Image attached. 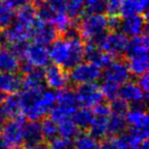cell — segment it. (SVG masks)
<instances>
[{
    "mask_svg": "<svg viewBox=\"0 0 149 149\" xmlns=\"http://www.w3.org/2000/svg\"><path fill=\"white\" fill-rule=\"evenodd\" d=\"M85 43L78 35L77 31L64 34L63 37L56 38L49 45L50 61L64 70H70L72 66L85 58Z\"/></svg>",
    "mask_w": 149,
    "mask_h": 149,
    "instance_id": "6da1fadb",
    "label": "cell"
},
{
    "mask_svg": "<svg viewBox=\"0 0 149 149\" xmlns=\"http://www.w3.org/2000/svg\"><path fill=\"white\" fill-rule=\"evenodd\" d=\"M38 19L37 9L32 4L19 8L9 27L2 30L0 41L4 46L19 51L31 39L32 30Z\"/></svg>",
    "mask_w": 149,
    "mask_h": 149,
    "instance_id": "7a4b0ae2",
    "label": "cell"
},
{
    "mask_svg": "<svg viewBox=\"0 0 149 149\" xmlns=\"http://www.w3.org/2000/svg\"><path fill=\"white\" fill-rule=\"evenodd\" d=\"M22 116L29 120H39L50 112L55 104L56 93L52 90L23 91L19 94Z\"/></svg>",
    "mask_w": 149,
    "mask_h": 149,
    "instance_id": "3957f363",
    "label": "cell"
},
{
    "mask_svg": "<svg viewBox=\"0 0 149 149\" xmlns=\"http://www.w3.org/2000/svg\"><path fill=\"white\" fill-rule=\"evenodd\" d=\"M101 74V83L100 90L104 98L108 100H113L118 97L120 87L124 83L130 80L131 72L128 65L122 60H113Z\"/></svg>",
    "mask_w": 149,
    "mask_h": 149,
    "instance_id": "277c9868",
    "label": "cell"
},
{
    "mask_svg": "<svg viewBox=\"0 0 149 149\" xmlns=\"http://www.w3.org/2000/svg\"><path fill=\"white\" fill-rule=\"evenodd\" d=\"M109 30V17L104 13H96L82 17L78 25L77 32L83 41L91 44H99Z\"/></svg>",
    "mask_w": 149,
    "mask_h": 149,
    "instance_id": "5b68a950",
    "label": "cell"
},
{
    "mask_svg": "<svg viewBox=\"0 0 149 149\" xmlns=\"http://www.w3.org/2000/svg\"><path fill=\"white\" fill-rule=\"evenodd\" d=\"M21 60L24 62L25 70H42L49 64L48 47L36 42H28L19 50Z\"/></svg>",
    "mask_w": 149,
    "mask_h": 149,
    "instance_id": "8992f818",
    "label": "cell"
},
{
    "mask_svg": "<svg viewBox=\"0 0 149 149\" xmlns=\"http://www.w3.org/2000/svg\"><path fill=\"white\" fill-rule=\"evenodd\" d=\"M79 107L74 92L68 89H62L56 92L55 104L50 110V118L55 123L65 118H72V114Z\"/></svg>",
    "mask_w": 149,
    "mask_h": 149,
    "instance_id": "52a82bcc",
    "label": "cell"
},
{
    "mask_svg": "<svg viewBox=\"0 0 149 149\" xmlns=\"http://www.w3.org/2000/svg\"><path fill=\"white\" fill-rule=\"evenodd\" d=\"M102 74V68L97 64L89 60H82L78 64L72 66L68 72L70 82L74 85H85V84L96 83L100 80Z\"/></svg>",
    "mask_w": 149,
    "mask_h": 149,
    "instance_id": "ba28073f",
    "label": "cell"
},
{
    "mask_svg": "<svg viewBox=\"0 0 149 149\" xmlns=\"http://www.w3.org/2000/svg\"><path fill=\"white\" fill-rule=\"evenodd\" d=\"M25 124L26 122L22 116L9 118L7 122L3 123L0 137L10 149L23 145Z\"/></svg>",
    "mask_w": 149,
    "mask_h": 149,
    "instance_id": "9c48e42d",
    "label": "cell"
},
{
    "mask_svg": "<svg viewBox=\"0 0 149 149\" xmlns=\"http://www.w3.org/2000/svg\"><path fill=\"white\" fill-rule=\"evenodd\" d=\"M128 44L129 37H127L118 30H113L111 32H108L98 45L101 50L114 58L126 54Z\"/></svg>",
    "mask_w": 149,
    "mask_h": 149,
    "instance_id": "30bf717a",
    "label": "cell"
},
{
    "mask_svg": "<svg viewBox=\"0 0 149 149\" xmlns=\"http://www.w3.org/2000/svg\"><path fill=\"white\" fill-rule=\"evenodd\" d=\"M44 68H45L43 72L44 83L48 89L57 92L68 87L70 79L66 70L53 63L48 64Z\"/></svg>",
    "mask_w": 149,
    "mask_h": 149,
    "instance_id": "8fae6325",
    "label": "cell"
},
{
    "mask_svg": "<svg viewBox=\"0 0 149 149\" xmlns=\"http://www.w3.org/2000/svg\"><path fill=\"white\" fill-rule=\"evenodd\" d=\"M118 97L125 101L129 106H143L147 100V93H145L137 82L127 81L120 87Z\"/></svg>",
    "mask_w": 149,
    "mask_h": 149,
    "instance_id": "7c38bea8",
    "label": "cell"
},
{
    "mask_svg": "<svg viewBox=\"0 0 149 149\" xmlns=\"http://www.w3.org/2000/svg\"><path fill=\"white\" fill-rule=\"evenodd\" d=\"M74 95L77 98L78 104L82 107L87 108H93L104 99L101 90L99 86L96 85V83L78 86L77 90L74 91Z\"/></svg>",
    "mask_w": 149,
    "mask_h": 149,
    "instance_id": "4fadbf2b",
    "label": "cell"
},
{
    "mask_svg": "<svg viewBox=\"0 0 149 149\" xmlns=\"http://www.w3.org/2000/svg\"><path fill=\"white\" fill-rule=\"evenodd\" d=\"M147 28L146 17L144 15H134L124 17L120 21L118 29L127 37H136V36L145 34Z\"/></svg>",
    "mask_w": 149,
    "mask_h": 149,
    "instance_id": "5bb4252c",
    "label": "cell"
},
{
    "mask_svg": "<svg viewBox=\"0 0 149 149\" xmlns=\"http://www.w3.org/2000/svg\"><path fill=\"white\" fill-rule=\"evenodd\" d=\"M57 38V31L55 28L48 22L38 17L32 30L31 39L33 42L42 44V45H50Z\"/></svg>",
    "mask_w": 149,
    "mask_h": 149,
    "instance_id": "9a60e30c",
    "label": "cell"
},
{
    "mask_svg": "<svg viewBox=\"0 0 149 149\" xmlns=\"http://www.w3.org/2000/svg\"><path fill=\"white\" fill-rule=\"evenodd\" d=\"M126 123L127 127L131 130L148 132L149 118L146 110L143 106H134L126 112Z\"/></svg>",
    "mask_w": 149,
    "mask_h": 149,
    "instance_id": "2e32d148",
    "label": "cell"
},
{
    "mask_svg": "<svg viewBox=\"0 0 149 149\" xmlns=\"http://www.w3.org/2000/svg\"><path fill=\"white\" fill-rule=\"evenodd\" d=\"M21 62V57L17 50L6 46L0 48V70L17 72L22 66Z\"/></svg>",
    "mask_w": 149,
    "mask_h": 149,
    "instance_id": "e0dca14e",
    "label": "cell"
},
{
    "mask_svg": "<svg viewBox=\"0 0 149 149\" xmlns=\"http://www.w3.org/2000/svg\"><path fill=\"white\" fill-rule=\"evenodd\" d=\"M46 88L43 72L41 70H27L22 78L21 89L23 91H42Z\"/></svg>",
    "mask_w": 149,
    "mask_h": 149,
    "instance_id": "ac0fdd59",
    "label": "cell"
},
{
    "mask_svg": "<svg viewBox=\"0 0 149 149\" xmlns=\"http://www.w3.org/2000/svg\"><path fill=\"white\" fill-rule=\"evenodd\" d=\"M85 58L89 61L97 64L102 70L109 65L114 60L112 56L104 52L103 50H101L98 44L91 43H88V45L85 47Z\"/></svg>",
    "mask_w": 149,
    "mask_h": 149,
    "instance_id": "d6986e66",
    "label": "cell"
},
{
    "mask_svg": "<svg viewBox=\"0 0 149 149\" xmlns=\"http://www.w3.org/2000/svg\"><path fill=\"white\" fill-rule=\"evenodd\" d=\"M43 135L41 132L40 122L38 120H29L26 122L24 129V142L26 148H31L43 142Z\"/></svg>",
    "mask_w": 149,
    "mask_h": 149,
    "instance_id": "ffe728a7",
    "label": "cell"
},
{
    "mask_svg": "<svg viewBox=\"0 0 149 149\" xmlns=\"http://www.w3.org/2000/svg\"><path fill=\"white\" fill-rule=\"evenodd\" d=\"M22 78L17 72H6L0 70V92L5 95L13 94L21 90Z\"/></svg>",
    "mask_w": 149,
    "mask_h": 149,
    "instance_id": "44dd1931",
    "label": "cell"
},
{
    "mask_svg": "<svg viewBox=\"0 0 149 149\" xmlns=\"http://www.w3.org/2000/svg\"><path fill=\"white\" fill-rule=\"evenodd\" d=\"M128 59H127V65L130 70L131 74L134 76H141L145 74L148 70L149 66V59L148 53H133L127 54Z\"/></svg>",
    "mask_w": 149,
    "mask_h": 149,
    "instance_id": "7402d4cb",
    "label": "cell"
},
{
    "mask_svg": "<svg viewBox=\"0 0 149 149\" xmlns=\"http://www.w3.org/2000/svg\"><path fill=\"white\" fill-rule=\"evenodd\" d=\"M0 108L5 118H13L22 116V106L19 94L13 93L9 94L8 96H5V99Z\"/></svg>",
    "mask_w": 149,
    "mask_h": 149,
    "instance_id": "603a6c76",
    "label": "cell"
},
{
    "mask_svg": "<svg viewBox=\"0 0 149 149\" xmlns=\"http://www.w3.org/2000/svg\"><path fill=\"white\" fill-rule=\"evenodd\" d=\"M149 0H124L120 13L124 17L145 15L148 9Z\"/></svg>",
    "mask_w": 149,
    "mask_h": 149,
    "instance_id": "cb8c5ba5",
    "label": "cell"
},
{
    "mask_svg": "<svg viewBox=\"0 0 149 149\" xmlns=\"http://www.w3.org/2000/svg\"><path fill=\"white\" fill-rule=\"evenodd\" d=\"M110 116V114H109ZM108 116H94L90 126L88 129L90 130V134L93 135L97 139H105L109 136L108 133Z\"/></svg>",
    "mask_w": 149,
    "mask_h": 149,
    "instance_id": "d4e9b609",
    "label": "cell"
},
{
    "mask_svg": "<svg viewBox=\"0 0 149 149\" xmlns=\"http://www.w3.org/2000/svg\"><path fill=\"white\" fill-rule=\"evenodd\" d=\"M72 146L74 149H101V143L90 133H79L72 142Z\"/></svg>",
    "mask_w": 149,
    "mask_h": 149,
    "instance_id": "484cf974",
    "label": "cell"
},
{
    "mask_svg": "<svg viewBox=\"0 0 149 149\" xmlns=\"http://www.w3.org/2000/svg\"><path fill=\"white\" fill-rule=\"evenodd\" d=\"M126 114L111 112L108 118V133L109 136H118L123 134L127 128Z\"/></svg>",
    "mask_w": 149,
    "mask_h": 149,
    "instance_id": "4316f807",
    "label": "cell"
},
{
    "mask_svg": "<svg viewBox=\"0 0 149 149\" xmlns=\"http://www.w3.org/2000/svg\"><path fill=\"white\" fill-rule=\"evenodd\" d=\"M56 124H57L58 136L62 137V138L72 140V139L76 138V136L80 132L79 127L74 124L72 118H65Z\"/></svg>",
    "mask_w": 149,
    "mask_h": 149,
    "instance_id": "83f0119b",
    "label": "cell"
},
{
    "mask_svg": "<svg viewBox=\"0 0 149 149\" xmlns=\"http://www.w3.org/2000/svg\"><path fill=\"white\" fill-rule=\"evenodd\" d=\"M93 112L91 108L78 107L77 110L72 114V118L74 124L79 127V129H87L93 120Z\"/></svg>",
    "mask_w": 149,
    "mask_h": 149,
    "instance_id": "f1b7e54d",
    "label": "cell"
},
{
    "mask_svg": "<svg viewBox=\"0 0 149 149\" xmlns=\"http://www.w3.org/2000/svg\"><path fill=\"white\" fill-rule=\"evenodd\" d=\"M15 17V9L5 0H0V29L4 30L13 24Z\"/></svg>",
    "mask_w": 149,
    "mask_h": 149,
    "instance_id": "f546056e",
    "label": "cell"
},
{
    "mask_svg": "<svg viewBox=\"0 0 149 149\" xmlns=\"http://www.w3.org/2000/svg\"><path fill=\"white\" fill-rule=\"evenodd\" d=\"M40 127H41V132L44 140L50 141L58 136L57 124L51 118H42V120L40 122Z\"/></svg>",
    "mask_w": 149,
    "mask_h": 149,
    "instance_id": "4dcf8cb0",
    "label": "cell"
},
{
    "mask_svg": "<svg viewBox=\"0 0 149 149\" xmlns=\"http://www.w3.org/2000/svg\"><path fill=\"white\" fill-rule=\"evenodd\" d=\"M84 3L85 0H66L64 10L70 19H74L83 15Z\"/></svg>",
    "mask_w": 149,
    "mask_h": 149,
    "instance_id": "1f68e13d",
    "label": "cell"
},
{
    "mask_svg": "<svg viewBox=\"0 0 149 149\" xmlns=\"http://www.w3.org/2000/svg\"><path fill=\"white\" fill-rule=\"evenodd\" d=\"M129 145L124 139L123 135L111 136L106 139L105 142L101 144V149H128Z\"/></svg>",
    "mask_w": 149,
    "mask_h": 149,
    "instance_id": "d6a6232c",
    "label": "cell"
},
{
    "mask_svg": "<svg viewBox=\"0 0 149 149\" xmlns=\"http://www.w3.org/2000/svg\"><path fill=\"white\" fill-rule=\"evenodd\" d=\"M84 11L87 13V15L104 13L105 11L104 0H85Z\"/></svg>",
    "mask_w": 149,
    "mask_h": 149,
    "instance_id": "836d02e7",
    "label": "cell"
},
{
    "mask_svg": "<svg viewBox=\"0 0 149 149\" xmlns=\"http://www.w3.org/2000/svg\"><path fill=\"white\" fill-rule=\"evenodd\" d=\"M48 142L49 143H48L47 149H74L72 140L62 138L60 136L55 137Z\"/></svg>",
    "mask_w": 149,
    "mask_h": 149,
    "instance_id": "e575fe53",
    "label": "cell"
},
{
    "mask_svg": "<svg viewBox=\"0 0 149 149\" xmlns=\"http://www.w3.org/2000/svg\"><path fill=\"white\" fill-rule=\"evenodd\" d=\"M123 2L124 0H104L105 11L109 13V15H116L120 13Z\"/></svg>",
    "mask_w": 149,
    "mask_h": 149,
    "instance_id": "d590c367",
    "label": "cell"
},
{
    "mask_svg": "<svg viewBox=\"0 0 149 149\" xmlns=\"http://www.w3.org/2000/svg\"><path fill=\"white\" fill-rule=\"evenodd\" d=\"M5 1L15 9L23 8V7L32 4L33 2V0H5Z\"/></svg>",
    "mask_w": 149,
    "mask_h": 149,
    "instance_id": "8d00e7d4",
    "label": "cell"
},
{
    "mask_svg": "<svg viewBox=\"0 0 149 149\" xmlns=\"http://www.w3.org/2000/svg\"><path fill=\"white\" fill-rule=\"evenodd\" d=\"M137 84L140 86V88L145 92V93H148L149 90V78L147 72L141 74V76H138V81H137Z\"/></svg>",
    "mask_w": 149,
    "mask_h": 149,
    "instance_id": "74e56055",
    "label": "cell"
},
{
    "mask_svg": "<svg viewBox=\"0 0 149 149\" xmlns=\"http://www.w3.org/2000/svg\"><path fill=\"white\" fill-rule=\"evenodd\" d=\"M128 149H148V141H144L139 144H135L130 146Z\"/></svg>",
    "mask_w": 149,
    "mask_h": 149,
    "instance_id": "f35d334b",
    "label": "cell"
},
{
    "mask_svg": "<svg viewBox=\"0 0 149 149\" xmlns=\"http://www.w3.org/2000/svg\"><path fill=\"white\" fill-rule=\"evenodd\" d=\"M0 149H10L8 145L1 139V137H0Z\"/></svg>",
    "mask_w": 149,
    "mask_h": 149,
    "instance_id": "ab89813d",
    "label": "cell"
},
{
    "mask_svg": "<svg viewBox=\"0 0 149 149\" xmlns=\"http://www.w3.org/2000/svg\"><path fill=\"white\" fill-rule=\"evenodd\" d=\"M28 149H47V146H45V145H43L41 143V144H38V145H36V146H33Z\"/></svg>",
    "mask_w": 149,
    "mask_h": 149,
    "instance_id": "60d3db41",
    "label": "cell"
},
{
    "mask_svg": "<svg viewBox=\"0 0 149 149\" xmlns=\"http://www.w3.org/2000/svg\"><path fill=\"white\" fill-rule=\"evenodd\" d=\"M4 118H5V116H4V114H3L1 108H0V126H2L3 125V123H4Z\"/></svg>",
    "mask_w": 149,
    "mask_h": 149,
    "instance_id": "b9f144b4",
    "label": "cell"
},
{
    "mask_svg": "<svg viewBox=\"0 0 149 149\" xmlns=\"http://www.w3.org/2000/svg\"><path fill=\"white\" fill-rule=\"evenodd\" d=\"M5 94H3V93H1L0 92V107H1V105H2V103H3V101H4V99H5Z\"/></svg>",
    "mask_w": 149,
    "mask_h": 149,
    "instance_id": "7bdbcfd3",
    "label": "cell"
},
{
    "mask_svg": "<svg viewBox=\"0 0 149 149\" xmlns=\"http://www.w3.org/2000/svg\"><path fill=\"white\" fill-rule=\"evenodd\" d=\"M13 149H28V148H24V147H22V146H19V147H15V148H13Z\"/></svg>",
    "mask_w": 149,
    "mask_h": 149,
    "instance_id": "ee69618b",
    "label": "cell"
},
{
    "mask_svg": "<svg viewBox=\"0 0 149 149\" xmlns=\"http://www.w3.org/2000/svg\"><path fill=\"white\" fill-rule=\"evenodd\" d=\"M1 127L2 126H0V134H1Z\"/></svg>",
    "mask_w": 149,
    "mask_h": 149,
    "instance_id": "f6af8a7d",
    "label": "cell"
}]
</instances>
